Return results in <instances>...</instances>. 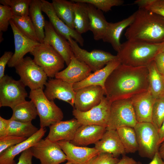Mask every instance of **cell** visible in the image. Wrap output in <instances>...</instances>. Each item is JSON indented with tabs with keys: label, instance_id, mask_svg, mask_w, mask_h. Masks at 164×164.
Returning a JSON list of instances; mask_svg holds the SVG:
<instances>
[{
	"label": "cell",
	"instance_id": "cell-26",
	"mask_svg": "<svg viewBox=\"0 0 164 164\" xmlns=\"http://www.w3.org/2000/svg\"><path fill=\"white\" fill-rule=\"evenodd\" d=\"M135 13L128 17L115 23L108 22L105 33L102 39L103 42L110 43L113 49L118 52L121 44L120 38L125 29L128 27L133 21Z\"/></svg>",
	"mask_w": 164,
	"mask_h": 164
},
{
	"label": "cell",
	"instance_id": "cell-30",
	"mask_svg": "<svg viewBox=\"0 0 164 164\" xmlns=\"http://www.w3.org/2000/svg\"><path fill=\"white\" fill-rule=\"evenodd\" d=\"M52 4L57 16L67 25L74 29V2L66 0H53Z\"/></svg>",
	"mask_w": 164,
	"mask_h": 164
},
{
	"label": "cell",
	"instance_id": "cell-48",
	"mask_svg": "<svg viewBox=\"0 0 164 164\" xmlns=\"http://www.w3.org/2000/svg\"><path fill=\"white\" fill-rule=\"evenodd\" d=\"M137 162L133 158L124 155L116 164H137Z\"/></svg>",
	"mask_w": 164,
	"mask_h": 164
},
{
	"label": "cell",
	"instance_id": "cell-52",
	"mask_svg": "<svg viewBox=\"0 0 164 164\" xmlns=\"http://www.w3.org/2000/svg\"><path fill=\"white\" fill-rule=\"evenodd\" d=\"M65 164H74L73 163L67 161V162Z\"/></svg>",
	"mask_w": 164,
	"mask_h": 164
},
{
	"label": "cell",
	"instance_id": "cell-14",
	"mask_svg": "<svg viewBox=\"0 0 164 164\" xmlns=\"http://www.w3.org/2000/svg\"><path fill=\"white\" fill-rule=\"evenodd\" d=\"M57 142L66 155L67 161L74 164H90L100 153L95 147L77 146L63 140Z\"/></svg>",
	"mask_w": 164,
	"mask_h": 164
},
{
	"label": "cell",
	"instance_id": "cell-45",
	"mask_svg": "<svg viewBox=\"0 0 164 164\" xmlns=\"http://www.w3.org/2000/svg\"><path fill=\"white\" fill-rule=\"evenodd\" d=\"M158 71L162 74L164 73V52H160L154 60Z\"/></svg>",
	"mask_w": 164,
	"mask_h": 164
},
{
	"label": "cell",
	"instance_id": "cell-23",
	"mask_svg": "<svg viewBox=\"0 0 164 164\" xmlns=\"http://www.w3.org/2000/svg\"><path fill=\"white\" fill-rule=\"evenodd\" d=\"M106 127L96 125H82L77 129L73 139L70 142L73 145L85 146L95 144L102 137Z\"/></svg>",
	"mask_w": 164,
	"mask_h": 164
},
{
	"label": "cell",
	"instance_id": "cell-8",
	"mask_svg": "<svg viewBox=\"0 0 164 164\" xmlns=\"http://www.w3.org/2000/svg\"><path fill=\"white\" fill-rule=\"evenodd\" d=\"M20 80L31 90H43L47 81V76L41 68L30 57L26 56L15 67Z\"/></svg>",
	"mask_w": 164,
	"mask_h": 164
},
{
	"label": "cell",
	"instance_id": "cell-11",
	"mask_svg": "<svg viewBox=\"0 0 164 164\" xmlns=\"http://www.w3.org/2000/svg\"><path fill=\"white\" fill-rule=\"evenodd\" d=\"M30 148L33 156L39 159L40 164H60L67 160L57 142L42 139Z\"/></svg>",
	"mask_w": 164,
	"mask_h": 164
},
{
	"label": "cell",
	"instance_id": "cell-17",
	"mask_svg": "<svg viewBox=\"0 0 164 164\" xmlns=\"http://www.w3.org/2000/svg\"><path fill=\"white\" fill-rule=\"evenodd\" d=\"M41 1L42 11L48 16L49 22L56 31L67 40L71 37L80 46H83L84 40L81 34L68 27L57 16L51 3L45 0Z\"/></svg>",
	"mask_w": 164,
	"mask_h": 164
},
{
	"label": "cell",
	"instance_id": "cell-27",
	"mask_svg": "<svg viewBox=\"0 0 164 164\" xmlns=\"http://www.w3.org/2000/svg\"><path fill=\"white\" fill-rule=\"evenodd\" d=\"M87 4L89 19V30L92 32L94 40L102 39L106 32L108 22L102 11L91 4Z\"/></svg>",
	"mask_w": 164,
	"mask_h": 164
},
{
	"label": "cell",
	"instance_id": "cell-44",
	"mask_svg": "<svg viewBox=\"0 0 164 164\" xmlns=\"http://www.w3.org/2000/svg\"><path fill=\"white\" fill-rule=\"evenodd\" d=\"M33 155L30 148L21 153L18 159V162L16 164H32Z\"/></svg>",
	"mask_w": 164,
	"mask_h": 164
},
{
	"label": "cell",
	"instance_id": "cell-18",
	"mask_svg": "<svg viewBox=\"0 0 164 164\" xmlns=\"http://www.w3.org/2000/svg\"><path fill=\"white\" fill-rule=\"evenodd\" d=\"M67 66L56 74L55 78L73 84L83 80L92 73L90 67L77 58L73 53L70 62Z\"/></svg>",
	"mask_w": 164,
	"mask_h": 164
},
{
	"label": "cell",
	"instance_id": "cell-47",
	"mask_svg": "<svg viewBox=\"0 0 164 164\" xmlns=\"http://www.w3.org/2000/svg\"><path fill=\"white\" fill-rule=\"evenodd\" d=\"M137 164H142L140 162H137ZM149 164H164V161L160 156L159 151L155 153L152 161Z\"/></svg>",
	"mask_w": 164,
	"mask_h": 164
},
{
	"label": "cell",
	"instance_id": "cell-35",
	"mask_svg": "<svg viewBox=\"0 0 164 164\" xmlns=\"http://www.w3.org/2000/svg\"><path fill=\"white\" fill-rule=\"evenodd\" d=\"M12 19L23 34L30 39L39 42L34 27L29 15L20 16L13 15Z\"/></svg>",
	"mask_w": 164,
	"mask_h": 164
},
{
	"label": "cell",
	"instance_id": "cell-3",
	"mask_svg": "<svg viewBox=\"0 0 164 164\" xmlns=\"http://www.w3.org/2000/svg\"><path fill=\"white\" fill-rule=\"evenodd\" d=\"M161 46V43H152L127 40L121 44L117 56L122 64L147 67L160 52Z\"/></svg>",
	"mask_w": 164,
	"mask_h": 164
},
{
	"label": "cell",
	"instance_id": "cell-10",
	"mask_svg": "<svg viewBox=\"0 0 164 164\" xmlns=\"http://www.w3.org/2000/svg\"><path fill=\"white\" fill-rule=\"evenodd\" d=\"M67 41L75 56L85 63L93 72L101 69L110 62L118 59L117 55L101 50L94 49L89 52L81 49L71 37Z\"/></svg>",
	"mask_w": 164,
	"mask_h": 164
},
{
	"label": "cell",
	"instance_id": "cell-21",
	"mask_svg": "<svg viewBox=\"0 0 164 164\" xmlns=\"http://www.w3.org/2000/svg\"><path fill=\"white\" fill-rule=\"evenodd\" d=\"M131 99L137 121L152 123V110L155 99L150 91L148 90Z\"/></svg>",
	"mask_w": 164,
	"mask_h": 164
},
{
	"label": "cell",
	"instance_id": "cell-9",
	"mask_svg": "<svg viewBox=\"0 0 164 164\" xmlns=\"http://www.w3.org/2000/svg\"><path fill=\"white\" fill-rule=\"evenodd\" d=\"M25 87L20 80L5 75L0 80V107H9L12 110L26 101L28 94Z\"/></svg>",
	"mask_w": 164,
	"mask_h": 164
},
{
	"label": "cell",
	"instance_id": "cell-46",
	"mask_svg": "<svg viewBox=\"0 0 164 164\" xmlns=\"http://www.w3.org/2000/svg\"><path fill=\"white\" fill-rule=\"evenodd\" d=\"M9 127V119H6L0 116V138L8 135Z\"/></svg>",
	"mask_w": 164,
	"mask_h": 164
},
{
	"label": "cell",
	"instance_id": "cell-37",
	"mask_svg": "<svg viewBox=\"0 0 164 164\" xmlns=\"http://www.w3.org/2000/svg\"><path fill=\"white\" fill-rule=\"evenodd\" d=\"M164 119V96L155 99L152 112V122L158 130Z\"/></svg>",
	"mask_w": 164,
	"mask_h": 164
},
{
	"label": "cell",
	"instance_id": "cell-41",
	"mask_svg": "<svg viewBox=\"0 0 164 164\" xmlns=\"http://www.w3.org/2000/svg\"><path fill=\"white\" fill-rule=\"evenodd\" d=\"M27 139L25 137L10 135L0 138V154L9 147L20 143Z\"/></svg>",
	"mask_w": 164,
	"mask_h": 164
},
{
	"label": "cell",
	"instance_id": "cell-28",
	"mask_svg": "<svg viewBox=\"0 0 164 164\" xmlns=\"http://www.w3.org/2000/svg\"><path fill=\"white\" fill-rule=\"evenodd\" d=\"M41 0H32L29 8V16L34 27L39 42L43 43L45 20L42 12Z\"/></svg>",
	"mask_w": 164,
	"mask_h": 164
},
{
	"label": "cell",
	"instance_id": "cell-16",
	"mask_svg": "<svg viewBox=\"0 0 164 164\" xmlns=\"http://www.w3.org/2000/svg\"><path fill=\"white\" fill-rule=\"evenodd\" d=\"M73 85L60 79L51 78L47 81L44 92L50 101L57 99L66 102L74 107L76 92Z\"/></svg>",
	"mask_w": 164,
	"mask_h": 164
},
{
	"label": "cell",
	"instance_id": "cell-31",
	"mask_svg": "<svg viewBox=\"0 0 164 164\" xmlns=\"http://www.w3.org/2000/svg\"><path fill=\"white\" fill-rule=\"evenodd\" d=\"M74 2V29L82 34L89 30L87 4L82 2Z\"/></svg>",
	"mask_w": 164,
	"mask_h": 164
},
{
	"label": "cell",
	"instance_id": "cell-39",
	"mask_svg": "<svg viewBox=\"0 0 164 164\" xmlns=\"http://www.w3.org/2000/svg\"><path fill=\"white\" fill-rule=\"evenodd\" d=\"M134 4L164 18V0H137Z\"/></svg>",
	"mask_w": 164,
	"mask_h": 164
},
{
	"label": "cell",
	"instance_id": "cell-2",
	"mask_svg": "<svg viewBox=\"0 0 164 164\" xmlns=\"http://www.w3.org/2000/svg\"><path fill=\"white\" fill-rule=\"evenodd\" d=\"M135 13L134 19L125 34L127 40L152 43L164 41V17L143 8Z\"/></svg>",
	"mask_w": 164,
	"mask_h": 164
},
{
	"label": "cell",
	"instance_id": "cell-4",
	"mask_svg": "<svg viewBox=\"0 0 164 164\" xmlns=\"http://www.w3.org/2000/svg\"><path fill=\"white\" fill-rule=\"evenodd\" d=\"M29 97L36 106L40 120V127L45 128L59 121L63 117V112L54 103L48 99L41 89L31 90Z\"/></svg>",
	"mask_w": 164,
	"mask_h": 164
},
{
	"label": "cell",
	"instance_id": "cell-6",
	"mask_svg": "<svg viewBox=\"0 0 164 164\" xmlns=\"http://www.w3.org/2000/svg\"><path fill=\"white\" fill-rule=\"evenodd\" d=\"M138 122L131 98L117 100L111 103L106 130H116L124 126L134 128Z\"/></svg>",
	"mask_w": 164,
	"mask_h": 164
},
{
	"label": "cell",
	"instance_id": "cell-5",
	"mask_svg": "<svg viewBox=\"0 0 164 164\" xmlns=\"http://www.w3.org/2000/svg\"><path fill=\"white\" fill-rule=\"evenodd\" d=\"M33 61L42 68L47 77L52 78L64 67L62 56L51 46L40 43L31 53Z\"/></svg>",
	"mask_w": 164,
	"mask_h": 164
},
{
	"label": "cell",
	"instance_id": "cell-15",
	"mask_svg": "<svg viewBox=\"0 0 164 164\" xmlns=\"http://www.w3.org/2000/svg\"><path fill=\"white\" fill-rule=\"evenodd\" d=\"M14 37L15 52L9 61V67H15L24 58L27 53H30L40 43L28 38L23 34L17 28L11 19L9 21Z\"/></svg>",
	"mask_w": 164,
	"mask_h": 164
},
{
	"label": "cell",
	"instance_id": "cell-53",
	"mask_svg": "<svg viewBox=\"0 0 164 164\" xmlns=\"http://www.w3.org/2000/svg\"><path fill=\"white\" fill-rule=\"evenodd\" d=\"M164 77V73L163 74Z\"/></svg>",
	"mask_w": 164,
	"mask_h": 164
},
{
	"label": "cell",
	"instance_id": "cell-40",
	"mask_svg": "<svg viewBox=\"0 0 164 164\" xmlns=\"http://www.w3.org/2000/svg\"><path fill=\"white\" fill-rule=\"evenodd\" d=\"M13 14L9 6L0 5V31H6Z\"/></svg>",
	"mask_w": 164,
	"mask_h": 164
},
{
	"label": "cell",
	"instance_id": "cell-50",
	"mask_svg": "<svg viewBox=\"0 0 164 164\" xmlns=\"http://www.w3.org/2000/svg\"><path fill=\"white\" fill-rule=\"evenodd\" d=\"M159 152L160 156L164 161V142L160 145Z\"/></svg>",
	"mask_w": 164,
	"mask_h": 164
},
{
	"label": "cell",
	"instance_id": "cell-42",
	"mask_svg": "<svg viewBox=\"0 0 164 164\" xmlns=\"http://www.w3.org/2000/svg\"><path fill=\"white\" fill-rule=\"evenodd\" d=\"M119 160L111 153H100L90 164H116Z\"/></svg>",
	"mask_w": 164,
	"mask_h": 164
},
{
	"label": "cell",
	"instance_id": "cell-32",
	"mask_svg": "<svg viewBox=\"0 0 164 164\" xmlns=\"http://www.w3.org/2000/svg\"><path fill=\"white\" fill-rule=\"evenodd\" d=\"M12 120L23 122H31L37 114L36 106L31 100L18 104L12 110Z\"/></svg>",
	"mask_w": 164,
	"mask_h": 164
},
{
	"label": "cell",
	"instance_id": "cell-36",
	"mask_svg": "<svg viewBox=\"0 0 164 164\" xmlns=\"http://www.w3.org/2000/svg\"><path fill=\"white\" fill-rule=\"evenodd\" d=\"M32 0H0V4L9 6L14 15H29V8Z\"/></svg>",
	"mask_w": 164,
	"mask_h": 164
},
{
	"label": "cell",
	"instance_id": "cell-22",
	"mask_svg": "<svg viewBox=\"0 0 164 164\" xmlns=\"http://www.w3.org/2000/svg\"><path fill=\"white\" fill-rule=\"evenodd\" d=\"M46 131L45 128H40L37 132L24 141L5 150L0 154V164H16L15 157L41 140Z\"/></svg>",
	"mask_w": 164,
	"mask_h": 164
},
{
	"label": "cell",
	"instance_id": "cell-38",
	"mask_svg": "<svg viewBox=\"0 0 164 164\" xmlns=\"http://www.w3.org/2000/svg\"><path fill=\"white\" fill-rule=\"evenodd\" d=\"M73 2H82L91 4L98 9L107 12L111 10L112 7L123 4L122 0H71Z\"/></svg>",
	"mask_w": 164,
	"mask_h": 164
},
{
	"label": "cell",
	"instance_id": "cell-1",
	"mask_svg": "<svg viewBox=\"0 0 164 164\" xmlns=\"http://www.w3.org/2000/svg\"><path fill=\"white\" fill-rule=\"evenodd\" d=\"M147 67H134L121 64L111 73L104 84L106 97L111 102L130 99L148 91Z\"/></svg>",
	"mask_w": 164,
	"mask_h": 164
},
{
	"label": "cell",
	"instance_id": "cell-43",
	"mask_svg": "<svg viewBox=\"0 0 164 164\" xmlns=\"http://www.w3.org/2000/svg\"><path fill=\"white\" fill-rule=\"evenodd\" d=\"M13 53L11 51L5 52L0 58V80L5 75L4 71L5 68L12 57Z\"/></svg>",
	"mask_w": 164,
	"mask_h": 164
},
{
	"label": "cell",
	"instance_id": "cell-20",
	"mask_svg": "<svg viewBox=\"0 0 164 164\" xmlns=\"http://www.w3.org/2000/svg\"><path fill=\"white\" fill-rule=\"evenodd\" d=\"M81 125L76 118L59 121L49 127V132L45 138L54 142L62 140L70 142Z\"/></svg>",
	"mask_w": 164,
	"mask_h": 164
},
{
	"label": "cell",
	"instance_id": "cell-49",
	"mask_svg": "<svg viewBox=\"0 0 164 164\" xmlns=\"http://www.w3.org/2000/svg\"><path fill=\"white\" fill-rule=\"evenodd\" d=\"M158 132L159 137V144L160 145L162 143L164 142V119Z\"/></svg>",
	"mask_w": 164,
	"mask_h": 164
},
{
	"label": "cell",
	"instance_id": "cell-51",
	"mask_svg": "<svg viewBox=\"0 0 164 164\" xmlns=\"http://www.w3.org/2000/svg\"><path fill=\"white\" fill-rule=\"evenodd\" d=\"M160 52H164V41L161 43V46Z\"/></svg>",
	"mask_w": 164,
	"mask_h": 164
},
{
	"label": "cell",
	"instance_id": "cell-12",
	"mask_svg": "<svg viewBox=\"0 0 164 164\" xmlns=\"http://www.w3.org/2000/svg\"><path fill=\"white\" fill-rule=\"evenodd\" d=\"M111 103L104 96L99 104L90 110L82 112L74 108L72 114L82 125H96L107 127Z\"/></svg>",
	"mask_w": 164,
	"mask_h": 164
},
{
	"label": "cell",
	"instance_id": "cell-24",
	"mask_svg": "<svg viewBox=\"0 0 164 164\" xmlns=\"http://www.w3.org/2000/svg\"><path fill=\"white\" fill-rule=\"evenodd\" d=\"M94 147L100 153H111L117 158L126 153L116 130H106L101 138L95 144Z\"/></svg>",
	"mask_w": 164,
	"mask_h": 164
},
{
	"label": "cell",
	"instance_id": "cell-29",
	"mask_svg": "<svg viewBox=\"0 0 164 164\" xmlns=\"http://www.w3.org/2000/svg\"><path fill=\"white\" fill-rule=\"evenodd\" d=\"M149 70V90L156 99L164 96V77L153 61L147 67Z\"/></svg>",
	"mask_w": 164,
	"mask_h": 164
},
{
	"label": "cell",
	"instance_id": "cell-7",
	"mask_svg": "<svg viewBox=\"0 0 164 164\" xmlns=\"http://www.w3.org/2000/svg\"><path fill=\"white\" fill-rule=\"evenodd\" d=\"M134 128L140 155L152 159L160 146L158 130L152 123L149 122H138Z\"/></svg>",
	"mask_w": 164,
	"mask_h": 164
},
{
	"label": "cell",
	"instance_id": "cell-13",
	"mask_svg": "<svg viewBox=\"0 0 164 164\" xmlns=\"http://www.w3.org/2000/svg\"><path fill=\"white\" fill-rule=\"evenodd\" d=\"M75 91L74 107L82 112L87 111L99 104L105 95L104 90L98 85L87 86Z\"/></svg>",
	"mask_w": 164,
	"mask_h": 164
},
{
	"label": "cell",
	"instance_id": "cell-19",
	"mask_svg": "<svg viewBox=\"0 0 164 164\" xmlns=\"http://www.w3.org/2000/svg\"><path fill=\"white\" fill-rule=\"evenodd\" d=\"M44 34L43 43L51 46L55 49L62 56L68 66L70 62L73 53L68 41L58 33L47 20L45 21Z\"/></svg>",
	"mask_w": 164,
	"mask_h": 164
},
{
	"label": "cell",
	"instance_id": "cell-34",
	"mask_svg": "<svg viewBox=\"0 0 164 164\" xmlns=\"http://www.w3.org/2000/svg\"><path fill=\"white\" fill-rule=\"evenodd\" d=\"M9 119V127L8 135H13L28 138L39 130L32 124L31 122H23Z\"/></svg>",
	"mask_w": 164,
	"mask_h": 164
},
{
	"label": "cell",
	"instance_id": "cell-33",
	"mask_svg": "<svg viewBox=\"0 0 164 164\" xmlns=\"http://www.w3.org/2000/svg\"><path fill=\"white\" fill-rule=\"evenodd\" d=\"M116 131L126 153H134L138 151L137 136L134 128L124 126L118 128Z\"/></svg>",
	"mask_w": 164,
	"mask_h": 164
},
{
	"label": "cell",
	"instance_id": "cell-25",
	"mask_svg": "<svg viewBox=\"0 0 164 164\" xmlns=\"http://www.w3.org/2000/svg\"><path fill=\"white\" fill-rule=\"evenodd\" d=\"M121 64L119 59L110 62L104 67L92 73L83 80L73 84V89L76 91L87 86L98 85L104 90V84L106 80L112 71Z\"/></svg>",
	"mask_w": 164,
	"mask_h": 164
}]
</instances>
